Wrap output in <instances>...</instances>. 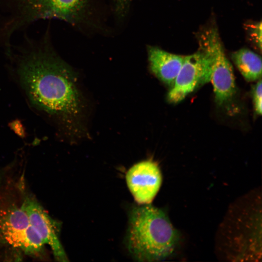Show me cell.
Listing matches in <instances>:
<instances>
[{"label":"cell","instance_id":"cell-1","mask_svg":"<svg viewBox=\"0 0 262 262\" xmlns=\"http://www.w3.org/2000/svg\"><path fill=\"white\" fill-rule=\"evenodd\" d=\"M7 56L29 107L60 136L73 140L82 134L84 104L77 73L56 52L49 33L39 41L28 39Z\"/></svg>","mask_w":262,"mask_h":262},{"label":"cell","instance_id":"cell-13","mask_svg":"<svg viewBox=\"0 0 262 262\" xmlns=\"http://www.w3.org/2000/svg\"><path fill=\"white\" fill-rule=\"evenodd\" d=\"M118 0L121 1L127 2V1H130L131 0Z\"/></svg>","mask_w":262,"mask_h":262},{"label":"cell","instance_id":"cell-10","mask_svg":"<svg viewBox=\"0 0 262 262\" xmlns=\"http://www.w3.org/2000/svg\"><path fill=\"white\" fill-rule=\"evenodd\" d=\"M231 58L246 80L254 82L262 79V58L259 54L242 48L232 52Z\"/></svg>","mask_w":262,"mask_h":262},{"label":"cell","instance_id":"cell-5","mask_svg":"<svg viewBox=\"0 0 262 262\" xmlns=\"http://www.w3.org/2000/svg\"><path fill=\"white\" fill-rule=\"evenodd\" d=\"M0 244L32 257L44 252V244L21 205L5 198H0Z\"/></svg>","mask_w":262,"mask_h":262},{"label":"cell","instance_id":"cell-9","mask_svg":"<svg viewBox=\"0 0 262 262\" xmlns=\"http://www.w3.org/2000/svg\"><path fill=\"white\" fill-rule=\"evenodd\" d=\"M147 53L150 71L171 88L183 64L185 56L170 53L153 46H147Z\"/></svg>","mask_w":262,"mask_h":262},{"label":"cell","instance_id":"cell-11","mask_svg":"<svg viewBox=\"0 0 262 262\" xmlns=\"http://www.w3.org/2000/svg\"><path fill=\"white\" fill-rule=\"evenodd\" d=\"M249 40L254 47L261 52L262 50V22H250L245 25Z\"/></svg>","mask_w":262,"mask_h":262},{"label":"cell","instance_id":"cell-12","mask_svg":"<svg viewBox=\"0 0 262 262\" xmlns=\"http://www.w3.org/2000/svg\"><path fill=\"white\" fill-rule=\"evenodd\" d=\"M251 94L255 113L262 114V79L257 81L252 87Z\"/></svg>","mask_w":262,"mask_h":262},{"label":"cell","instance_id":"cell-4","mask_svg":"<svg viewBox=\"0 0 262 262\" xmlns=\"http://www.w3.org/2000/svg\"><path fill=\"white\" fill-rule=\"evenodd\" d=\"M198 49L208 57L212 82L216 103L226 104L236 92L232 66L227 58L218 29L215 25L204 27L196 33Z\"/></svg>","mask_w":262,"mask_h":262},{"label":"cell","instance_id":"cell-8","mask_svg":"<svg viewBox=\"0 0 262 262\" xmlns=\"http://www.w3.org/2000/svg\"><path fill=\"white\" fill-rule=\"evenodd\" d=\"M126 180L135 201L140 205L148 204L160 188L162 176L157 163L147 160L132 165L126 173Z\"/></svg>","mask_w":262,"mask_h":262},{"label":"cell","instance_id":"cell-3","mask_svg":"<svg viewBox=\"0 0 262 262\" xmlns=\"http://www.w3.org/2000/svg\"><path fill=\"white\" fill-rule=\"evenodd\" d=\"M90 0H9V14L0 25V39L10 42L16 31L42 19L76 25L86 14Z\"/></svg>","mask_w":262,"mask_h":262},{"label":"cell","instance_id":"cell-2","mask_svg":"<svg viewBox=\"0 0 262 262\" xmlns=\"http://www.w3.org/2000/svg\"><path fill=\"white\" fill-rule=\"evenodd\" d=\"M180 236L166 213L150 204L134 207L129 214L126 243L134 260H164L174 252Z\"/></svg>","mask_w":262,"mask_h":262},{"label":"cell","instance_id":"cell-6","mask_svg":"<svg viewBox=\"0 0 262 262\" xmlns=\"http://www.w3.org/2000/svg\"><path fill=\"white\" fill-rule=\"evenodd\" d=\"M211 67L209 59L201 50L185 56L181 68L175 82L167 94L168 101L178 103L188 95L209 82Z\"/></svg>","mask_w":262,"mask_h":262},{"label":"cell","instance_id":"cell-7","mask_svg":"<svg viewBox=\"0 0 262 262\" xmlns=\"http://www.w3.org/2000/svg\"><path fill=\"white\" fill-rule=\"evenodd\" d=\"M21 205L43 243L50 247L55 259L59 262L67 261L59 240V226L56 221L33 196H24Z\"/></svg>","mask_w":262,"mask_h":262}]
</instances>
